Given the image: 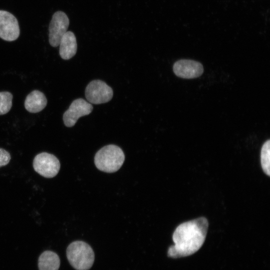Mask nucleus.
Wrapping results in <instances>:
<instances>
[{
  "mask_svg": "<svg viewBox=\"0 0 270 270\" xmlns=\"http://www.w3.org/2000/svg\"><path fill=\"white\" fill-rule=\"evenodd\" d=\"M93 106L90 103L82 98L74 100L70 104L68 109L63 115V121L67 127L74 126L78 119L91 113Z\"/></svg>",
  "mask_w": 270,
  "mask_h": 270,
  "instance_id": "obj_7",
  "label": "nucleus"
},
{
  "mask_svg": "<svg viewBox=\"0 0 270 270\" xmlns=\"http://www.w3.org/2000/svg\"><path fill=\"white\" fill-rule=\"evenodd\" d=\"M85 95L90 103L100 104L107 102L112 98L113 90L106 82L96 80L88 84Z\"/></svg>",
  "mask_w": 270,
  "mask_h": 270,
  "instance_id": "obj_5",
  "label": "nucleus"
},
{
  "mask_svg": "<svg viewBox=\"0 0 270 270\" xmlns=\"http://www.w3.org/2000/svg\"><path fill=\"white\" fill-rule=\"evenodd\" d=\"M60 162L54 155L46 152L38 154L33 160L34 170L46 178H52L58 172Z\"/></svg>",
  "mask_w": 270,
  "mask_h": 270,
  "instance_id": "obj_4",
  "label": "nucleus"
},
{
  "mask_svg": "<svg viewBox=\"0 0 270 270\" xmlns=\"http://www.w3.org/2000/svg\"><path fill=\"white\" fill-rule=\"evenodd\" d=\"M69 24V19L64 12L58 11L53 14L48 28L49 42L51 46H59L62 36L67 32Z\"/></svg>",
  "mask_w": 270,
  "mask_h": 270,
  "instance_id": "obj_6",
  "label": "nucleus"
},
{
  "mask_svg": "<svg viewBox=\"0 0 270 270\" xmlns=\"http://www.w3.org/2000/svg\"><path fill=\"white\" fill-rule=\"evenodd\" d=\"M208 227V220L200 217L180 224L172 234L174 243L168 251V256L180 258L192 255L202 247Z\"/></svg>",
  "mask_w": 270,
  "mask_h": 270,
  "instance_id": "obj_1",
  "label": "nucleus"
},
{
  "mask_svg": "<svg viewBox=\"0 0 270 270\" xmlns=\"http://www.w3.org/2000/svg\"><path fill=\"white\" fill-rule=\"evenodd\" d=\"M10 158V155L8 151L0 148V168L8 164Z\"/></svg>",
  "mask_w": 270,
  "mask_h": 270,
  "instance_id": "obj_15",
  "label": "nucleus"
},
{
  "mask_svg": "<svg viewBox=\"0 0 270 270\" xmlns=\"http://www.w3.org/2000/svg\"><path fill=\"white\" fill-rule=\"evenodd\" d=\"M260 162L264 172L270 176V140H268L262 145L260 152Z\"/></svg>",
  "mask_w": 270,
  "mask_h": 270,
  "instance_id": "obj_13",
  "label": "nucleus"
},
{
  "mask_svg": "<svg viewBox=\"0 0 270 270\" xmlns=\"http://www.w3.org/2000/svg\"><path fill=\"white\" fill-rule=\"evenodd\" d=\"M20 35L18 23L11 13L0 10V38L4 40H16Z\"/></svg>",
  "mask_w": 270,
  "mask_h": 270,
  "instance_id": "obj_8",
  "label": "nucleus"
},
{
  "mask_svg": "<svg viewBox=\"0 0 270 270\" xmlns=\"http://www.w3.org/2000/svg\"><path fill=\"white\" fill-rule=\"evenodd\" d=\"M173 70L178 77L194 78L200 76L204 72L202 64L191 60H180L174 64Z\"/></svg>",
  "mask_w": 270,
  "mask_h": 270,
  "instance_id": "obj_9",
  "label": "nucleus"
},
{
  "mask_svg": "<svg viewBox=\"0 0 270 270\" xmlns=\"http://www.w3.org/2000/svg\"><path fill=\"white\" fill-rule=\"evenodd\" d=\"M60 55L65 60L73 57L77 50L76 40L74 34L71 31L66 32L62 36L60 44Z\"/></svg>",
  "mask_w": 270,
  "mask_h": 270,
  "instance_id": "obj_10",
  "label": "nucleus"
},
{
  "mask_svg": "<svg viewBox=\"0 0 270 270\" xmlns=\"http://www.w3.org/2000/svg\"><path fill=\"white\" fill-rule=\"evenodd\" d=\"M66 257L70 264L76 270H88L94 260V254L91 246L84 242L76 240L66 248Z\"/></svg>",
  "mask_w": 270,
  "mask_h": 270,
  "instance_id": "obj_2",
  "label": "nucleus"
},
{
  "mask_svg": "<svg viewBox=\"0 0 270 270\" xmlns=\"http://www.w3.org/2000/svg\"><path fill=\"white\" fill-rule=\"evenodd\" d=\"M124 158V154L120 147L109 144L104 146L96 153L94 164L100 170L114 172L120 168Z\"/></svg>",
  "mask_w": 270,
  "mask_h": 270,
  "instance_id": "obj_3",
  "label": "nucleus"
},
{
  "mask_svg": "<svg viewBox=\"0 0 270 270\" xmlns=\"http://www.w3.org/2000/svg\"><path fill=\"white\" fill-rule=\"evenodd\" d=\"M60 266V259L54 252L46 250L40 256L38 260L39 270H58Z\"/></svg>",
  "mask_w": 270,
  "mask_h": 270,
  "instance_id": "obj_12",
  "label": "nucleus"
},
{
  "mask_svg": "<svg viewBox=\"0 0 270 270\" xmlns=\"http://www.w3.org/2000/svg\"><path fill=\"white\" fill-rule=\"evenodd\" d=\"M47 104L45 95L38 90H34L26 97L24 101L25 108L31 113L42 111Z\"/></svg>",
  "mask_w": 270,
  "mask_h": 270,
  "instance_id": "obj_11",
  "label": "nucleus"
},
{
  "mask_svg": "<svg viewBox=\"0 0 270 270\" xmlns=\"http://www.w3.org/2000/svg\"><path fill=\"white\" fill-rule=\"evenodd\" d=\"M12 95L8 92H0V115L8 113L12 106Z\"/></svg>",
  "mask_w": 270,
  "mask_h": 270,
  "instance_id": "obj_14",
  "label": "nucleus"
}]
</instances>
